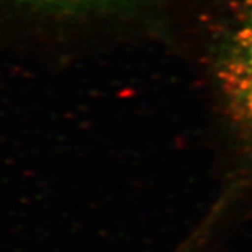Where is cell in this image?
I'll use <instances>...</instances> for the list:
<instances>
[{
  "instance_id": "7a4b0ae2",
  "label": "cell",
  "mask_w": 252,
  "mask_h": 252,
  "mask_svg": "<svg viewBox=\"0 0 252 252\" xmlns=\"http://www.w3.org/2000/svg\"><path fill=\"white\" fill-rule=\"evenodd\" d=\"M23 4L49 11H80L99 6H108L115 0H17Z\"/></svg>"
},
{
  "instance_id": "6da1fadb",
  "label": "cell",
  "mask_w": 252,
  "mask_h": 252,
  "mask_svg": "<svg viewBox=\"0 0 252 252\" xmlns=\"http://www.w3.org/2000/svg\"><path fill=\"white\" fill-rule=\"evenodd\" d=\"M219 81L230 117L252 146V0L225 42Z\"/></svg>"
}]
</instances>
